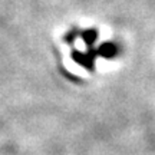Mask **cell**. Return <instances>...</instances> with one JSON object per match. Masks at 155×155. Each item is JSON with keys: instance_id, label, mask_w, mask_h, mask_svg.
<instances>
[{"instance_id": "cell-1", "label": "cell", "mask_w": 155, "mask_h": 155, "mask_svg": "<svg viewBox=\"0 0 155 155\" xmlns=\"http://www.w3.org/2000/svg\"><path fill=\"white\" fill-rule=\"evenodd\" d=\"M115 52H116L115 46H114V45H111V43L102 45V48L99 49V53L102 56H114V55H115Z\"/></svg>"}, {"instance_id": "cell-2", "label": "cell", "mask_w": 155, "mask_h": 155, "mask_svg": "<svg viewBox=\"0 0 155 155\" xmlns=\"http://www.w3.org/2000/svg\"><path fill=\"white\" fill-rule=\"evenodd\" d=\"M82 36H83V39H85V42H86V43H88V45H92L95 42L96 36H98V33H96V30L91 29V30H86V32H85Z\"/></svg>"}]
</instances>
